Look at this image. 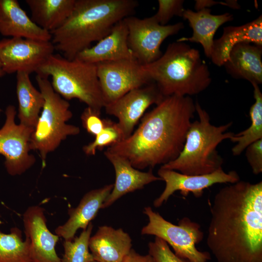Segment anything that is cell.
<instances>
[{"instance_id":"6da1fadb","label":"cell","mask_w":262,"mask_h":262,"mask_svg":"<svg viewBox=\"0 0 262 262\" xmlns=\"http://www.w3.org/2000/svg\"><path fill=\"white\" fill-rule=\"evenodd\" d=\"M209 206L206 242L217 262H262V181L229 183Z\"/></svg>"},{"instance_id":"7a4b0ae2","label":"cell","mask_w":262,"mask_h":262,"mask_svg":"<svg viewBox=\"0 0 262 262\" xmlns=\"http://www.w3.org/2000/svg\"><path fill=\"white\" fill-rule=\"evenodd\" d=\"M196 112L190 96L164 97L145 114L130 136L106 150L128 159L137 169L166 164L181 152Z\"/></svg>"},{"instance_id":"3957f363","label":"cell","mask_w":262,"mask_h":262,"mask_svg":"<svg viewBox=\"0 0 262 262\" xmlns=\"http://www.w3.org/2000/svg\"><path fill=\"white\" fill-rule=\"evenodd\" d=\"M138 5L135 0H76L66 21L50 33L55 49L74 59L107 36L117 22L132 16Z\"/></svg>"},{"instance_id":"277c9868","label":"cell","mask_w":262,"mask_h":262,"mask_svg":"<svg viewBox=\"0 0 262 262\" xmlns=\"http://www.w3.org/2000/svg\"><path fill=\"white\" fill-rule=\"evenodd\" d=\"M143 67L164 97L196 95L212 82L210 71L199 51L178 40L169 44L158 59Z\"/></svg>"},{"instance_id":"5b68a950","label":"cell","mask_w":262,"mask_h":262,"mask_svg":"<svg viewBox=\"0 0 262 262\" xmlns=\"http://www.w3.org/2000/svg\"><path fill=\"white\" fill-rule=\"evenodd\" d=\"M195 104L198 119L191 122L181 152L176 159L161 168L191 175L210 174L222 168L223 159L216 148L223 141L230 139L234 134L227 131L232 122L213 125L208 112L197 101Z\"/></svg>"},{"instance_id":"8992f818","label":"cell","mask_w":262,"mask_h":262,"mask_svg":"<svg viewBox=\"0 0 262 262\" xmlns=\"http://www.w3.org/2000/svg\"><path fill=\"white\" fill-rule=\"evenodd\" d=\"M36 73L44 77L51 76L53 89L66 100L77 98L99 112L105 106L96 64L53 54Z\"/></svg>"},{"instance_id":"52a82bcc","label":"cell","mask_w":262,"mask_h":262,"mask_svg":"<svg viewBox=\"0 0 262 262\" xmlns=\"http://www.w3.org/2000/svg\"><path fill=\"white\" fill-rule=\"evenodd\" d=\"M35 80L45 102L32 134L30 146L31 150L39 152L44 167L48 154L57 148L68 136L78 135L80 130L66 123L73 115L70 104L54 90L48 78L37 74Z\"/></svg>"},{"instance_id":"ba28073f","label":"cell","mask_w":262,"mask_h":262,"mask_svg":"<svg viewBox=\"0 0 262 262\" xmlns=\"http://www.w3.org/2000/svg\"><path fill=\"white\" fill-rule=\"evenodd\" d=\"M144 213L149 221L142 228V234L162 239L172 247L177 256L191 262H208L211 259L209 252L199 251L196 246L203 238L198 223L185 217L179 221L178 225L173 224L150 207L144 209Z\"/></svg>"},{"instance_id":"9c48e42d","label":"cell","mask_w":262,"mask_h":262,"mask_svg":"<svg viewBox=\"0 0 262 262\" xmlns=\"http://www.w3.org/2000/svg\"><path fill=\"white\" fill-rule=\"evenodd\" d=\"M124 20L128 30L129 47L133 57L142 65L158 59L163 54L160 47L164 40L184 27L181 22L161 25L153 16L141 19L131 16Z\"/></svg>"},{"instance_id":"30bf717a","label":"cell","mask_w":262,"mask_h":262,"mask_svg":"<svg viewBox=\"0 0 262 262\" xmlns=\"http://www.w3.org/2000/svg\"><path fill=\"white\" fill-rule=\"evenodd\" d=\"M96 66L105 106L131 90L153 82L143 65L134 57L101 62Z\"/></svg>"},{"instance_id":"8fae6325","label":"cell","mask_w":262,"mask_h":262,"mask_svg":"<svg viewBox=\"0 0 262 262\" xmlns=\"http://www.w3.org/2000/svg\"><path fill=\"white\" fill-rule=\"evenodd\" d=\"M15 106L10 105L5 110V121L0 129V154L5 158V167L12 176L19 175L31 167L35 162L30 154V139L34 128L16 124Z\"/></svg>"},{"instance_id":"7c38bea8","label":"cell","mask_w":262,"mask_h":262,"mask_svg":"<svg viewBox=\"0 0 262 262\" xmlns=\"http://www.w3.org/2000/svg\"><path fill=\"white\" fill-rule=\"evenodd\" d=\"M55 48L51 41H40L20 37L0 40V63L5 73L36 72Z\"/></svg>"},{"instance_id":"4fadbf2b","label":"cell","mask_w":262,"mask_h":262,"mask_svg":"<svg viewBox=\"0 0 262 262\" xmlns=\"http://www.w3.org/2000/svg\"><path fill=\"white\" fill-rule=\"evenodd\" d=\"M164 98L156 84L152 82L131 90L104 108L107 114L117 118L124 140L132 133L146 110L153 104H158Z\"/></svg>"},{"instance_id":"5bb4252c","label":"cell","mask_w":262,"mask_h":262,"mask_svg":"<svg viewBox=\"0 0 262 262\" xmlns=\"http://www.w3.org/2000/svg\"><path fill=\"white\" fill-rule=\"evenodd\" d=\"M158 175L165 182L161 195L153 202L155 207H160L176 191L186 196L192 193L195 197L202 196L204 190L217 183H233L240 180L238 174L232 170L225 172L222 167L210 174L191 175L177 171L160 168Z\"/></svg>"},{"instance_id":"9a60e30c","label":"cell","mask_w":262,"mask_h":262,"mask_svg":"<svg viewBox=\"0 0 262 262\" xmlns=\"http://www.w3.org/2000/svg\"><path fill=\"white\" fill-rule=\"evenodd\" d=\"M23 220L32 262H62L55 250L59 236L48 229L44 208L38 205L29 207Z\"/></svg>"},{"instance_id":"2e32d148","label":"cell","mask_w":262,"mask_h":262,"mask_svg":"<svg viewBox=\"0 0 262 262\" xmlns=\"http://www.w3.org/2000/svg\"><path fill=\"white\" fill-rule=\"evenodd\" d=\"M104 155L114 167L115 180L101 209L109 207L126 194L141 189L153 181L162 180L153 174L152 169L148 172H142L133 167L129 161L123 157L106 150Z\"/></svg>"},{"instance_id":"e0dca14e","label":"cell","mask_w":262,"mask_h":262,"mask_svg":"<svg viewBox=\"0 0 262 262\" xmlns=\"http://www.w3.org/2000/svg\"><path fill=\"white\" fill-rule=\"evenodd\" d=\"M113 187L114 184H108L86 193L76 208L68 210L69 217L55 229L56 235L65 240H72L78 229H85L101 209Z\"/></svg>"},{"instance_id":"ac0fdd59","label":"cell","mask_w":262,"mask_h":262,"mask_svg":"<svg viewBox=\"0 0 262 262\" xmlns=\"http://www.w3.org/2000/svg\"><path fill=\"white\" fill-rule=\"evenodd\" d=\"M0 33L4 36L51 41V33L37 26L16 0H0Z\"/></svg>"},{"instance_id":"d6986e66","label":"cell","mask_w":262,"mask_h":262,"mask_svg":"<svg viewBox=\"0 0 262 262\" xmlns=\"http://www.w3.org/2000/svg\"><path fill=\"white\" fill-rule=\"evenodd\" d=\"M128 28L123 19L115 24L110 33L96 45L82 50L76 58L94 64L133 58L128 46Z\"/></svg>"},{"instance_id":"ffe728a7","label":"cell","mask_w":262,"mask_h":262,"mask_svg":"<svg viewBox=\"0 0 262 262\" xmlns=\"http://www.w3.org/2000/svg\"><path fill=\"white\" fill-rule=\"evenodd\" d=\"M262 46L242 42L232 48L223 66L232 78L259 85L262 83Z\"/></svg>"},{"instance_id":"44dd1931","label":"cell","mask_w":262,"mask_h":262,"mask_svg":"<svg viewBox=\"0 0 262 262\" xmlns=\"http://www.w3.org/2000/svg\"><path fill=\"white\" fill-rule=\"evenodd\" d=\"M131 239L122 229L98 228L89 241V248L97 262H122L131 249Z\"/></svg>"},{"instance_id":"7402d4cb","label":"cell","mask_w":262,"mask_h":262,"mask_svg":"<svg viewBox=\"0 0 262 262\" xmlns=\"http://www.w3.org/2000/svg\"><path fill=\"white\" fill-rule=\"evenodd\" d=\"M246 42L262 46V16L242 25L223 28L221 36L213 40L210 59L213 64L221 66L236 45Z\"/></svg>"},{"instance_id":"603a6c76","label":"cell","mask_w":262,"mask_h":262,"mask_svg":"<svg viewBox=\"0 0 262 262\" xmlns=\"http://www.w3.org/2000/svg\"><path fill=\"white\" fill-rule=\"evenodd\" d=\"M182 18L187 20L193 30L191 37H181L179 41L199 43L203 47L206 56L210 59L214 35L220 26L232 21L233 15L229 13L214 15L210 8L198 11L185 9Z\"/></svg>"},{"instance_id":"cb8c5ba5","label":"cell","mask_w":262,"mask_h":262,"mask_svg":"<svg viewBox=\"0 0 262 262\" xmlns=\"http://www.w3.org/2000/svg\"><path fill=\"white\" fill-rule=\"evenodd\" d=\"M76 0H26L31 19L49 33L59 28L70 16Z\"/></svg>"},{"instance_id":"d4e9b609","label":"cell","mask_w":262,"mask_h":262,"mask_svg":"<svg viewBox=\"0 0 262 262\" xmlns=\"http://www.w3.org/2000/svg\"><path fill=\"white\" fill-rule=\"evenodd\" d=\"M16 78L20 124L34 129L44 104V97L33 85L29 73L18 72Z\"/></svg>"},{"instance_id":"484cf974","label":"cell","mask_w":262,"mask_h":262,"mask_svg":"<svg viewBox=\"0 0 262 262\" xmlns=\"http://www.w3.org/2000/svg\"><path fill=\"white\" fill-rule=\"evenodd\" d=\"M251 84L254 88L255 102L249 112L251 124L246 130L234 133L229 139L236 143L231 149L234 156L240 155L249 145L262 139V93L259 85Z\"/></svg>"},{"instance_id":"4316f807","label":"cell","mask_w":262,"mask_h":262,"mask_svg":"<svg viewBox=\"0 0 262 262\" xmlns=\"http://www.w3.org/2000/svg\"><path fill=\"white\" fill-rule=\"evenodd\" d=\"M0 262H32L29 242L23 240L18 228H12L9 234L0 230Z\"/></svg>"},{"instance_id":"83f0119b","label":"cell","mask_w":262,"mask_h":262,"mask_svg":"<svg viewBox=\"0 0 262 262\" xmlns=\"http://www.w3.org/2000/svg\"><path fill=\"white\" fill-rule=\"evenodd\" d=\"M93 226L91 222L81 234L72 240H65L64 254L62 262H93L94 258L89 251V241Z\"/></svg>"},{"instance_id":"f1b7e54d","label":"cell","mask_w":262,"mask_h":262,"mask_svg":"<svg viewBox=\"0 0 262 262\" xmlns=\"http://www.w3.org/2000/svg\"><path fill=\"white\" fill-rule=\"evenodd\" d=\"M104 127L95 136V140L83 147L84 152L87 155H94L97 149L101 150L105 147H110L123 140V136L117 122L104 119Z\"/></svg>"},{"instance_id":"f546056e","label":"cell","mask_w":262,"mask_h":262,"mask_svg":"<svg viewBox=\"0 0 262 262\" xmlns=\"http://www.w3.org/2000/svg\"><path fill=\"white\" fill-rule=\"evenodd\" d=\"M158 9L152 16L161 25H166L174 16L182 17L185 10L183 0H158Z\"/></svg>"},{"instance_id":"4dcf8cb0","label":"cell","mask_w":262,"mask_h":262,"mask_svg":"<svg viewBox=\"0 0 262 262\" xmlns=\"http://www.w3.org/2000/svg\"><path fill=\"white\" fill-rule=\"evenodd\" d=\"M148 254L154 262H191L187 259L177 256L162 239L155 237L153 242L148 244Z\"/></svg>"},{"instance_id":"1f68e13d","label":"cell","mask_w":262,"mask_h":262,"mask_svg":"<svg viewBox=\"0 0 262 262\" xmlns=\"http://www.w3.org/2000/svg\"><path fill=\"white\" fill-rule=\"evenodd\" d=\"M100 114L101 112L87 107L81 116L83 127L89 133L95 136L104 127V119L101 117Z\"/></svg>"},{"instance_id":"d6a6232c","label":"cell","mask_w":262,"mask_h":262,"mask_svg":"<svg viewBox=\"0 0 262 262\" xmlns=\"http://www.w3.org/2000/svg\"><path fill=\"white\" fill-rule=\"evenodd\" d=\"M246 160L255 175L262 172V139L258 140L246 148Z\"/></svg>"},{"instance_id":"836d02e7","label":"cell","mask_w":262,"mask_h":262,"mask_svg":"<svg viewBox=\"0 0 262 262\" xmlns=\"http://www.w3.org/2000/svg\"><path fill=\"white\" fill-rule=\"evenodd\" d=\"M122 262H154L149 255H142L131 249Z\"/></svg>"},{"instance_id":"e575fe53","label":"cell","mask_w":262,"mask_h":262,"mask_svg":"<svg viewBox=\"0 0 262 262\" xmlns=\"http://www.w3.org/2000/svg\"><path fill=\"white\" fill-rule=\"evenodd\" d=\"M217 4L227 6L226 1H218L213 0H196L194 6L196 11H199L203 9L209 8Z\"/></svg>"},{"instance_id":"d590c367","label":"cell","mask_w":262,"mask_h":262,"mask_svg":"<svg viewBox=\"0 0 262 262\" xmlns=\"http://www.w3.org/2000/svg\"><path fill=\"white\" fill-rule=\"evenodd\" d=\"M225 1L227 6L230 8L235 10L240 9L241 6L236 0H226Z\"/></svg>"},{"instance_id":"8d00e7d4","label":"cell","mask_w":262,"mask_h":262,"mask_svg":"<svg viewBox=\"0 0 262 262\" xmlns=\"http://www.w3.org/2000/svg\"><path fill=\"white\" fill-rule=\"evenodd\" d=\"M5 73L3 71L2 69H0V77L3 76Z\"/></svg>"},{"instance_id":"74e56055","label":"cell","mask_w":262,"mask_h":262,"mask_svg":"<svg viewBox=\"0 0 262 262\" xmlns=\"http://www.w3.org/2000/svg\"><path fill=\"white\" fill-rule=\"evenodd\" d=\"M1 69V64L0 63V69Z\"/></svg>"},{"instance_id":"f35d334b","label":"cell","mask_w":262,"mask_h":262,"mask_svg":"<svg viewBox=\"0 0 262 262\" xmlns=\"http://www.w3.org/2000/svg\"><path fill=\"white\" fill-rule=\"evenodd\" d=\"M96 262V261H94V262Z\"/></svg>"}]
</instances>
